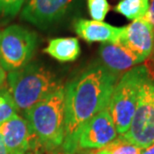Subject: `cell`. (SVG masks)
I'll return each instance as SVG.
<instances>
[{
	"instance_id": "obj_6",
	"label": "cell",
	"mask_w": 154,
	"mask_h": 154,
	"mask_svg": "<svg viewBox=\"0 0 154 154\" xmlns=\"http://www.w3.org/2000/svg\"><path fill=\"white\" fill-rule=\"evenodd\" d=\"M119 136L139 148L154 144V83L150 79L141 86L128 130Z\"/></svg>"
},
{
	"instance_id": "obj_10",
	"label": "cell",
	"mask_w": 154,
	"mask_h": 154,
	"mask_svg": "<svg viewBox=\"0 0 154 154\" xmlns=\"http://www.w3.org/2000/svg\"><path fill=\"white\" fill-rule=\"evenodd\" d=\"M74 0H28L24 6L22 19L36 26H47L61 19Z\"/></svg>"
},
{
	"instance_id": "obj_18",
	"label": "cell",
	"mask_w": 154,
	"mask_h": 154,
	"mask_svg": "<svg viewBox=\"0 0 154 154\" xmlns=\"http://www.w3.org/2000/svg\"><path fill=\"white\" fill-rule=\"evenodd\" d=\"M27 0H0V15L14 17Z\"/></svg>"
},
{
	"instance_id": "obj_7",
	"label": "cell",
	"mask_w": 154,
	"mask_h": 154,
	"mask_svg": "<svg viewBox=\"0 0 154 154\" xmlns=\"http://www.w3.org/2000/svg\"><path fill=\"white\" fill-rule=\"evenodd\" d=\"M117 136L118 133L114 122L106 107L81 128L77 139V150L104 148Z\"/></svg>"
},
{
	"instance_id": "obj_2",
	"label": "cell",
	"mask_w": 154,
	"mask_h": 154,
	"mask_svg": "<svg viewBox=\"0 0 154 154\" xmlns=\"http://www.w3.org/2000/svg\"><path fill=\"white\" fill-rule=\"evenodd\" d=\"M7 81L8 90L18 110L23 112L62 86L50 70L38 62L28 63L9 72Z\"/></svg>"
},
{
	"instance_id": "obj_4",
	"label": "cell",
	"mask_w": 154,
	"mask_h": 154,
	"mask_svg": "<svg viewBox=\"0 0 154 154\" xmlns=\"http://www.w3.org/2000/svg\"><path fill=\"white\" fill-rule=\"evenodd\" d=\"M148 79L150 76L146 66L140 65L123 73L117 81L107 109L118 135L124 134L128 130L137 106L140 88Z\"/></svg>"
},
{
	"instance_id": "obj_8",
	"label": "cell",
	"mask_w": 154,
	"mask_h": 154,
	"mask_svg": "<svg viewBox=\"0 0 154 154\" xmlns=\"http://www.w3.org/2000/svg\"><path fill=\"white\" fill-rule=\"evenodd\" d=\"M0 137L10 154H23L40 143L27 119L18 114L0 124Z\"/></svg>"
},
{
	"instance_id": "obj_15",
	"label": "cell",
	"mask_w": 154,
	"mask_h": 154,
	"mask_svg": "<svg viewBox=\"0 0 154 154\" xmlns=\"http://www.w3.org/2000/svg\"><path fill=\"white\" fill-rule=\"evenodd\" d=\"M140 151L141 148L119 136L104 148L93 152V154H140Z\"/></svg>"
},
{
	"instance_id": "obj_17",
	"label": "cell",
	"mask_w": 154,
	"mask_h": 154,
	"mask_svg": "<svg viewBox=\"0 0 154 154\" xmlns=\"http://www.w3.org/2000/svg\"><path fill=\"white\" fill-rule=\"evenodd\" d=\"M88 12L95 21H103L110 10L107 0H87Z\"/></svg>"
},
{
	"instance_id": "obj_9",
	"label": "cell",
	"mask_w": 154,
	"mask_h": 154,
	"mask_svg": "<svg viewBox=\"0 0 154 154\" xmlns=\"http://www.w3.org/2000/svg\"><path fill=\"white\" fill-rule=\"evenodd\" d=\"M143 61L154 51V27L145 18L133 20L123 27L120 42Z\"/></svg>"
},
{
	"instance_id": "obj_22",
	"label": "cell",
	"mask_w": 154,
	"mask_h": 154,
	"mask_svg": "<svg viewBox=\"0 0 154 154\" xmlns=\"http://www.w3.org/2000/svg\"><path fill=\"white\" fill-rule=\"evenodd\" d=\"M140 154H154V144L146 147V148H141Z\"/></svg>"
},
{
	"instance_id": "obj_20",
	"label": "cell",
	"mask_w": 154,
	"mask_h": 154,
	"mask_svg": "<svg viewBox=\"0 0 154 154\" xmlns=\"http://www.w3.org/2000/svg\"><path fill=\"white\" fill-rule=\"evenodd\" d=\"M143 18H145V19L154 27V0H149L148 11H147L146 15Z\"/></svg>"
},
{
	"instance_id": "obj_16",
	"label": "cell",
	"mask_w": 154,
	"mask_h": 154,
	"mask_svg": "<svg viewBox=\"0 0 154 154\" xmlns=\"http://www.w3.org/2000/svg\"><path fill=\"white\" fill-rule=\"evenodd\" d=\"M18 108L8 89L0 87V124L16 115Z\"/></svg>"
},
{
	"instance_id": "obj_24",
	"label": "cell",
	"mask_w": 154,
	"mask_h": 154,
	"mask_svg": "<svg viewBox=\"0 0 154 154\" xmlns=\"http://www.w3.org/2000/svg\"><path fill=\"white\" fill-rule=\"evenodd\" d=\"M84 154H93V152H91V153H84Z\"/></svg>"
},
{
	"instance_id": "obj_13",
	"label": "cell",
	"mask_w": 154,
	"mask_h": 154,
	"mask_svg": "<svg viewBox=\"0 0 154 154\" xmlns=\"http://www.w3.org/2000/svg\"><path fill=\"white\" fill-rule=\"evenodd\" d=\"M43 51L60 62H70L78 58L81 49L77 38L60 37L51 39Z\"/></svg>"
},
{
	"instance_id": "obj_1",
	"label": "cell",
	"mask_w": 154,
	"mask_h": 154,
	"mask_svg": "<svg viewBox=\"0 0 154 154\" xmlns=\"http://www.w3.org/2000/svg\"><path fill=\"white\" fill-rule=\"evenodd\" d=\"M119 76L95 63L77 75L65 87V128L63 151L74 154L81 128L106 108Z\"/></svg>"
},
{
	"instance_id": "obj_14",
	"label": "cell",
	"mask_w": 154,
	"mask_h": 154,
	"mask_svg": "<svg viewBox=\"0 0 154 154\" xmlns=\"http://www.w3.org/2000/svg\"><path fill=\"white\" fill-rule=\"evenodd\" d=\"M149 8V0H120L115 6V11L129 20L143 18Z\"/></svg>"
},
{
	"instance_id": "obj_11",
	"label": "cell",
	"mask_w": 154,
	"mask_h": 154,
	"mask_svg": "<svg viewBox=\"0 0 154 154\" xmlns=\"http://www.w3.org/2000/svg\"><path fill=\"white\" fill-rule=\"evenodd\" d=\"M99 56L102 65L118 76L143 62L121 43H103L99 48Z\"/></svg>"
},
{
	"instance_id": "obj_3",
	"label": "cell",
	"mask_w": 154,
	"mask_h": 154,
	"mask_svg": "<svg viewBox=\"0 0 154 154\" xmlns=\"http://www.w3.org/2000/svg\"><path fill=\"white\" fill-rule=\"evenodd\" d=\"M64 100L65 87L61 86L24 112L39 142L49 149H58L63 144L65 128Z\"/></svg>"
},
{
	"instance_id": "obj_5",
	"label": "cell",
	"mask_w": 154,
	"mask_h": 154,
	"mask_svg": "<svg viewBox=\"0 0 154 154\" xmlns=\"http://www.w3.org/2000/svg\"><path fill=\"white\" fill-rule=\"evenodd\" d=\"M37 46V35L19 25L0 31V62L5 71L12 72L27 65Z\"/></svg>"
},
{
	"instance_id": "obj_21",
	"label": "cell",
	"mask_w": 154,
	"mask_h": 154,
	"mask_svg": "<svg viewBox=\"0 0 154 154\" xmlns=\"http://www.w3.org/2000/svg\"><path fill=\"white\" fill-rule=\"evenodd\" d=\"M6 78H7V74H6L5 69L3 68L1 62H0V87H2V86H3Z\"/></svg>"
},
{
	"instance_id": "obj_19",
	"label": "cell",
	"mask_w": 154,
	"mask_h": 154,
	"mask_svg": "<svg viewBox=\"0 0 154 154\" xmlns=\"http://www.w3.org/2000/svg\"><path fill=\"white\" fill-rule=\"evenodd\" d=\"M56 151L57 149H49L47 147L43 146L41 143H39L38 145L29 149L28 151H26L23 154H58Z\"/></svg>"
},
{
	"instance_id": "obj_23",
	"label": "cell",
	"mask_w": 154,
	"mask_h": 154,
	"mask_svg": "<svg viewBox=\"0 0 154 154\" xmlns=\"http://www.w3.org/2000/svg\"><path fill=\"white\" fill-rule=\"evenodd\" d=\"M0 154H10L9 150L6 148V146L4 145V143H3L1 137H0Z\"/></svg>"
},
{
	"instance_id": "obj_12",
	"label": "cell",
	"mask_w": 154,
	"mask_h": 154,
	"mask_svg": "<svg viewBox=\"0 0 154 154\" xmlns=\"http://www.w3.org/2000/svg\"><path fill=\"white\" fill-rule=\"evenodd\" d=\"M76 34L88 43H119L123 27H115L103 21L78 19L74 22Z\"/></svg>"
}]
</instances>
